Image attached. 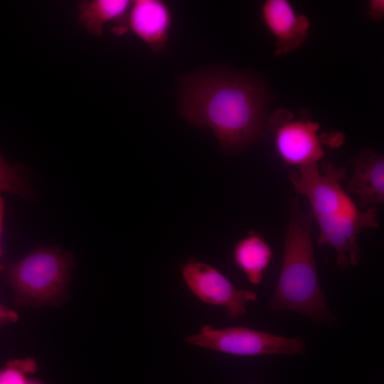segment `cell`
I'll return each instance as SVG.
<instances>
[{"label":"cell","mask_w":384,"mask_h":384,"mask_svg":"<svg viewBox=\"0 0 384 384\" xmlns=\"http://www.w3.org/2000/svg\"><path fill=\"white\" fill-rule=\"evenodd\" d=\"M36 370V362L32 358L13 360L0 369V384H27V374Z\"/></svg>","instance_id":"5bb4252c"},{"label":"cell","mask_w":384,"mask_h":384,"mask_svg":"<svg viewBox=\"0 0 384 384\" xmlns=\"http://www.w3.org/2000/svg\"><path fill=\"white\" fill-rule=\"evenodd\" d=\"M298 169L289 174V181L310 204V214L319 229L318 242L334 248L340 268L357 265L361 259L358 234L364 228L378 227V210L375 206L361 209L342 188L344 168L325 161L321 171L317 164Z\"/></svg>","instance_id":"7a4b0ae2"},{"label":"cell","mask_w":384,"mask_h":384,"mask_svg":"<svg viewBox=\"0 0 384 384\" xmlns=\"http://www.w3.org/2000/svg\"><path fill=\"white\" fill-rule=\"evenodd\" d=\"M0 192H7L25 199L33 198V191L19 166L10 165L0 151Z\"/></svg>","instance_id":"4fadbf2b"},{"label":"cell","mask_w":384,"mask_h":384,"mask_svg":"<svg viewBox=\"0 0 384 384\" xmlns=\"http://www.w3.org/2000/svg\"><path fill=\"white\" fill-rule=\"evenodd\" d=\"M132 1L128 0H83L78 4V21L92 35L99 37L105 24H127Z\"/></svg>","instance_id":"7c38bea8"},{"label":"cell","mask_w":384,"mask_h":384,"mask_svg":"<svg viewBox=\"0 0 384 384\" xmlns=\"http://www.w3.org/2000/svg\"><path fill=\"white\" fill-rule=\"evenodd\" d=\"M262 21L275 37L277 55L288 54L306 41L310 26L305 15H298L287 0H267L261 7Z\"/></svg>","instance_id":"9c48e42d"},{"label":"cell","mask_w":384,"mask_h":384,"mask_svg":"<svg viewBox=\"0 0 384 384\" xmlns=\"http://www.w3.org/2000/svg\"><path fill=\"white\" fill-rule=\"evenodd\" d=\"M188 289L201 301L224 308L230 319L243 316L250 302L257 299L252 290L237 288L215 267L194 259L180 267Z\"/></svg>","instance_id":"8992f818"},{"label":"cell","mask_w":384,"mask_h":384,"mask_svg":"<svg viewBox=\"0 0 384 384\" xmlns=\"http://www.w3.org/2000/svg\"><path fill=\"white\" fill-rule=\"evenodd\" d=\"M353 175L346 191L359 198V208L365 210L384 202L383 155L366 150L353 161Z\"/></svg>","instance_id":"30bf717a"},{"label":"cell","mask_w":384,"mask_h":384,"mask_svg":"<svg viewBox=\"0 0 384 384\" xmlns=\"http://www.w3.org/2000/svg\"><path fill=\"white\" fill-rule=\"evenodd\" d=\"M269 124L276 151L286 164L299 168L317 164L323 158L317 122L306 118L294 119L291 112L279 110L270 117Z\"/></svg>","instance_id":"52a82bcc"},{"label":"cell","mask_w":384,"mask_h":384,"mask_svg":"<svg viewBox=\"0 0 384 384\" xmlns=\"http://www.w3.org/2000/svg\"><path fill=\"white\" fill-rule=\"evenodd\" d=\"M27 384H43L38 381H28Z\"/></svg>","instance_id":"ac0fdd59"},{"label":"cell","mask_w":384,"mask_h":384,"mask_svg":"<svg viewBox=\"0 0 384 384\" xmlns=\"http://www.w3.org/2000/svg\"><path fill=\"white\" fill-rule=\"evenodd\" d=\"M184 340L194 346L240 356L302 354L306 348L299 337L288 338L244 326L213 329L206 325Z\"/></svg>","instance_id":"5b68a950"},{"label":"cell","mask_w":384,"mask_h":384,"mask_svg":"<svg viewBox=\"0 0 384 384\" xmlns=\"http://www.w3.org/2000/svg\"><path fill=\"white\" fill-rule=\"evenodd\" d=\"M5 204L4 198L0 192V273L4 272L6 263L4 261V253L2 246V235L4 232V215Z\"/></svg>","instance_id":"e0dca14e"},{"label":"cell","mask_w":384,"mask_h":384,"mask_svg":"<svg viewBox=\"0 0 384 384\" xmlns=\"http://www.w3.org/2000/svg\"><path fill=\"white\" fill-rule=\"evenodd\" d=\"M18 319L19 315L16 311L0 303V328L15 323Z\"/></svg>","instance_id":"9a60e30c"},{"label":"cell","mask_w":384,"mask_h":384,"mask_svg":"<svg viewBox=\"0 0 384 384\" xmlns=\"http://www.w3.org/2000/svg\"><path fill=\"white\" fill-rule=\"evenodd\" d=\"M273 256L272 250L259 233L250 230L238 240L233 250L235 265L252 285L260 284Z\"/></svg>","instance_id":"8fae6325"},{"label":"cell","mask_w":384,"mask_h":384,"mask_svg":"<svg viewBox=\"0 0 384 384\" xmlns=\"http://www.w3.org/2000/svg\"><path fill=\"white\" fill-rule=\"evenodd\" d=\"M75 266L70 251L38 246L14 263H6L4 279L18 307L58 306L68 298L67 288Z\"/></svg>","instance_id":"277c9868"},{"label":"cell","mask_w":384,"mask_h":384,"mask_svg":"<svg viewBox=\"0 0 384 384\" xmlns=\"http://www.w3.org/2000/svg\"><path fill=\"white\" fill-rule=\"evenodd\" d=\"M312 217L300 208L298 198L290 204L282 262L270 303L274 311H292L317 324L336 319L322 292L312 242Z\"/></svg>","instance_id":"3957f363"},{"label":"cell","mask_w":384,"mask_h":384,"mask_svg":"<svg viewBox=\"0 0 384 384\" xmlns=\"http://www.w3.org/2000/svg\"><path fill=\"white\" fill-rule=\"evenodd\" d=\"M127 24L155 53H161L169 39L171 11L164 1L135 0L131 3Z\"/></svg>","instance_id":"ba28073f"},{"label":"cell","mask_w":384,"mask_h":384,"mask_svg":"<svg viewBox=\"0 0 384 384\" xmlns=\"http://www.w3.org/2000/svg\"><path fill=\"white\" fill-rule=\"evenodd\" d=\"M367 14L373 21H380L384 15V1L383 0H372L368 4Z\"/></svg>","instance_id":"2e32d148"},{"label":"cell","mask_w":384,"mask_h":384,"mask_svg":"<svg viewBox=\"0 0 384 384\" xmlns=\"http://www.w3.org/2000/svg\"><path fill=\"white\" fill-rule=\"evenodd\" d=\"M179 111L193 125L213 131L221 149L236 151L260 137L267 95L254 78L211 69L180 79Z\"/></svg>","instance_id":"6da1fadb"}]
</instances>
